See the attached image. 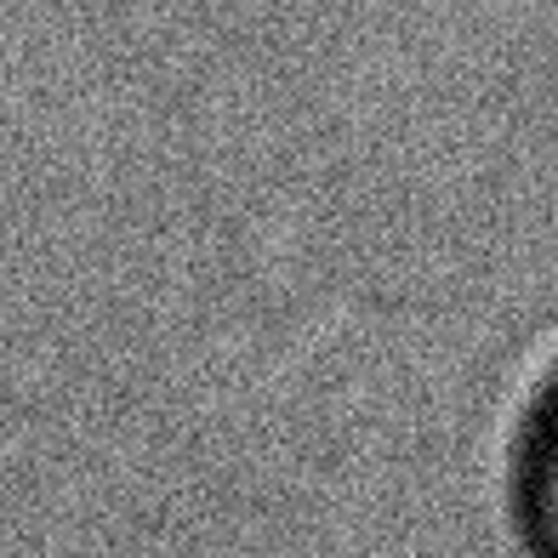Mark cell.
I'll use <instances>...</instances> for the list:
<instances>
[{"label": "cell", "mask_w": 558, "mask_h": 558, "mask_svg": "<svg viewBox=\"0 0 558 558\" xmlns=\"http://www.w3.org/2000/svg\"><path fill=\"white\" fill-rule=\"evenodd\" d=\"M530 530L547 558H558V404L536 439V462H530Z\"/></svg>", "instance_id": "6da1fadb"}]
</instances>
